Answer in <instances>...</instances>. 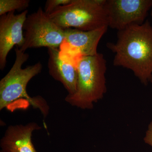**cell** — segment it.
<instances>
[{
	"mask_svg": "<svg viewBox=\"0 0 152 152\" xmlns=\"http://www.w3.org/2000/svg\"><path fill=\"white\" fill-rule=\"evenodd\" d=\"M59 52L58 48H48L49 73L63 85L68 94H73L77 89V66L61 58Z\"/></svg>",
	"mask_w": 152,
	"mask_h": 152,
	"instance_id": "obj_9",
	"label": "cell"
},
{
	"mask_svg": "<svg viewBox=\"0 0 152 152\" xmlns=\"http://www.w3.org/2000/svg\"><path fill=\"white\" fill-rule=\"evenodd\" d=\"M144 141L152 147V121L149 125L145 136L144 137Z\"/></svg>",
	"mask_w": 152,
	"mask_h": 152,
	"instance_id": "obj_13",
	"label": "cell"
},
{
	"mask_svg": "<svg viewBox=\"0 0 152 152\" xmlns=\"http://www.w3.org/2000/svg\"><path fill=\"white\" fill-rule=\"evenodd\" d=\"M16 58L13 65L0 81V110L7 108L12 103L26 100L36 108L40 110L44 116L49 112L46 102L41 96L32 98L28 95V84L34 77L39 74L42 69L40 62L23 69L22 66L27 61L28 54L16 47Z\"/></svg>",
	"mask_w": 152,
	"mask_h": 152,
	"instance_id": "obj_2",
	"label": "cell"
},
{
	"mask_svg": "<svg viewBox=\"0 0 152 152\" xmlns=\"http://www.w3.org/2000/svg\"><path fill=\"white\" fill-rule=\"evenodd\" d=\"M152 0H105L108 27L118 31L145 22Z\"/></svg>",
	"mask_w": 152,
	"mask_h": 152,
	"instance_id": "obj_6",
	"label": "cell"
},
{
	"mask_svg": "<svg viewBox=\"0 0 152 152\" xmlns=\"http://www.w3.org/2000/svg\"><path fill=\"white\" fill-rule=\"evenodd\" d=\"M28 11L15 15V12L5 14L0 18V69L3 70L7 64L9 52L14 46L21 48L24 42L23 29Z\"/></svg>",
	"mask_w": 152,
	"mask_h": 152,
	"instance_id": "obj_7",
	"label": "cell"
},
{
	"mask_svg": "<svg viewBox=\"0 0 152 152\" xmlns=\"http://www.w3.org/2000/svg\"><path fill=\"white\" fill-rule=\"evenodd\" d=\"M115 43L107 47L115 53L113 65L131 70L142 83L152 77V26L148 20L118 31Z\"/></svg>",
	"mask_w": 152,
	"mask_h": 152,
	"instance_id": "obj_1",
	"label": "cell"
},
{
	"mask_svg": "<svg viewBox=\"0 0 152 152\" xmlns=\"http://www.w3.org/2000/svg\"><path fill=\"white\" fill-rule=\"evenodd\" d=\"M42 127L35 122L25 125H11L7 129L0 141L1 151L4 152H38L32 141L35 131Z\"/></svg>",
	"mask_w": 152,
	"mask_h": 152,
	"instance_id": "obj_8",
	"label": "cell"
},
{
	"mask_svg": "<svg viewBox=\"0 0 152 152\" xmlns=\"http://www.w3.org/2000/svg\"><path fill=\"white\" fill-rule=\"evenodd\" d=\"M105 2V0H72L69 4L57 8L49 15L64 29H97L108 26Z\"/></svg>",
	"mask_w": 152,
	"mask_h": 152,
	"instance_id": "obj_4",
	"label": "cell"
},
{
	"mask_svg": "<svg viewBox=\"0 0 152 152\" xmlns=\"http://www.w3.org/2000/svg\"><path fill=\"white\" fill-rule=\"evenodd\" d=\"M108 27V26H105L89 31L66 29L64 42L78 52L82 56H94L98 53V44L107 32Z\"/></svg>",
	"mask_w": 152,
	"mask_h": 152,
	"instance_id": "obj_10",
	"label": "cell"
},
{
	"mask_svg": "<svg viewBox=\"0 0 152 152\" xmlns=\"http://www.w3.org/2000/svg\"><path fill=\"white\" fill-rule=\"evenodd\" d=\"M151 83H152V77L151 80Z\"/></svg>",
	"mask_w": 152,
	"mask_h": 152,
	"instance_id": "obj_15",
	"label": "cell"
},
{
	"mask_svg": "<svg viewBox=\"0 0 152 152\" xmlns=\"http://www.w3.org/2000/svg\"><path fill=\"white\" fill-rule=\"evenodd\" d=\"M4 152L3 151H1V152Z\"/></svg>",
	"mask_w": 152,
	"mask_h": 152,
	"instance_id": "obj_16",
	"label": "cell"
},
{
	"mask_svg": "<svg viewBox=\"0 0 152 152\" xmlns=\"http://www.w3.org/2000/svg\"><path fill=\"white\" fill-rule=\"evenodd\" d=\"M77 89L73 94H68L65 100L74 107L91 109L94 104L101 99L107 91L106 61L103 55L81 58L77 64Z\"/></svg>",
	"mask_w": 152,
	"mask_h": 152,
	"instance_id": "obj_3",
	"label": "cell"
},
{
	"mask_svg": "<svg viewBox=\"0 0 152 152\" xmlns=\"http://www.w3.org/2000/svg\"><path fill=\"white\" fill-rule=\"evenodd\" d=\"M72 1V0H48L45 5L44 11L49 15L60 6L68 4Z\"/></svg>",
	"mask_w": 152,
	"mask_h": 152,
	"instance_id": "obj_12",
	"label": "cell"
},
{
	"mask_svg": "<svg viewBox=\"0 0 152 152\" xmlns=\"http://www.w3.org/2000/svg\"><path fill=\"white\" fill-rule=\"evenodd\" d=\"M30 2L29 0H0V15L15 10H26Z\"/></svg>",
	"mask_w": 152,
	"mask_h": 152,
	"instance_id": "obj_11",
	"label": "cell"
},
{
	"mask_svg": "<svg viewBox=\"0 0 152 152\" xmlns=\"http://www.w3.org/2000/svg\"><path fill=\"white\" fill-rule=\"evenodd\" d=\"M151 16L152 17V7L151 8Z\"/></svg>",
	"mask_w": 152,
	"mask_h": 152,
	"instance_id": "obj_14",
	"label": "cell"
},
{
	"mask_svg": "<svg viewBox=\"0 0 152 152\" xmlns=\"http://www.w3.org/2000/svg\"><path fill=\"white\" fill-rule=\"evenodd\" d=\"M23 29L24 42L19 48L24 52L28 49L41 47L58 48L65 37V29L55 23L41 7L28 15Z\"/></svg>",
	"mask_w": 152,
	"mask_h": 152,
	"instance_id": "obj_5",
	"label": "cell"
}]
</instances>
